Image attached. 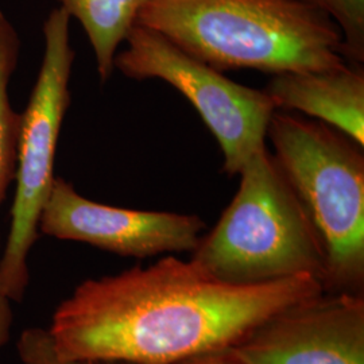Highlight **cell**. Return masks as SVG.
<instances>
[{"mask_svg":"<svg viewBox=\"0 0 364 364\" xmlns=\"http://www.w3.org/2000/svg\"><path fill=\"white\" fill-rule=\"evenodd\" d=\"M326 14L343 38L341 54L347 63L364 61V0H293Z\"/></svg>","mask_w":364,"mask_h":364,"instance_id":"7c38bea8","label":"cell"},{"mask_svg":"<svg viewBox=\"0 0 364 364\" xmlns=\"http://www.w3.org/2000/svg\"><path fill=\"white\" fill-rule=\"evenodd\" d=\"M275 109L299 112L364 146L363 68L346 65L274 75L266 90Z\"/></svg>","mask_w":364,"mask_h":364,"instance_id":"9c48e42d","label":"cell"},{"mask_svg":"<svg viewBox=\"0 0 364 364\" xmlns=\"http://www.w3.org/2000/svg\"><path fill=\"white\" fill-rule=\"evenodd\" d=\"M240 183L191 260L225 284L259 285L326 274L323 243L266 146L239 173Z\"/></svg>","mask_w":364,"mask_h":364,"instance_id":"3957f363","label":"cell"},{"mask_svg":"<svg viewBox=\"0 0 364 364\" xmlns=\"http://www.w3.org/2000/svg\"><path fill=\"white\" fill-rule=\"evenodd\" d=\"M323 290L312 275L225 284L168 255L82 281L55 308L48 333L63 359L176 364L234 347L273 313Z\"/></svg>","mask_w":364,"mask_h":364,"instance_id":"6da1fadb","label":"cell"},{"mask_svg":"<svg viewBox=\"0 0 364 364\" xmlns=\"http://www.w3.org/2000/svg\"><path fill=\"white\" fill-rule=\"evenodd\" d=\"M38 228L55 239L146 259L162 254L192 252L207 224L197 215L105 205L80 195L70 182L55 177Z\"/></svg>","mask_w":364,"mask_h":364,"instance_id":"52a82bcc","label":"cell"},{"mask_svg":"<svg viewBox=\"0 0 364 364\" xmlns=\"http://www.w3.org/2000/svg\"><path fill=\"white\" fill-rule=\"evenodd\" d=\"M124 42L127 48L115 55L114 66L136 81L162 80L183 95L216 138L228 176L239 174L266 146L277 111L266 92L225 77L149 27L135 23Z\"/></svg>","mask_w":364,"mask_h":364,"instance_id":"8992f818","label":"cell"},{"mask_svg":"<svg viewBox=\"0 0 364 364\" xmlns=\"http://www.w3.org/2000/svg\"><path fill=\"white\" fill-rule=\"evenodd\" d=\"M13 301L0 287V350L7 344L14 324Z\"/></svg>","mask_w":364,"mask_h":364,"instance_id":"9a60e30c","label":"cell"},{"mask_svg":"<svg viewBox=\"0 0 364 364\" xmlns=\"http://www.w3.org/2000/svg\"><path fill=\"white\" fill-rule=\"evenodd\" d=\"M136 23L221 73L274 76L347 64L336 23L293 0H146Z\"/></svg>","mask_w":364,"mask_h":364,"instance_id":"7a4b0ae2","label":"cell"},{"mask_svg":"<svg viewBox=\"0 0 364 364\" xmlns=\"http://www.w3.org/2000/svg\"><path fill=\"white\" fill-rule=\"evenodd\" d=\"M231 350L247 364H364V293L323 290L296 301Z\"/></svg>","mask_w":364,"mask_h":364,"instance_id":"ba28073f","label":"cell"},{"mask_svg":"<svg viewBox=\"0 0 364 364\" xmlns=\"http://www.w3.org/2000/svg\"><path fill=\"white\" fill-rule=\"evenodd\" d=\"M22 364H138L119 359H63L54 348L48 329L27 328L16 343Z\"/></svg>","mask_w":364,"mask_h":364,"instance_id":"4fadbf2b","label":"cell"},{"mask_svg":"<svg viewBox=\"0 0 364 364\" xmlns=\"http://www.w3.org/2000/svg\"><path fill=\"white\" fill-rule=\"evenodd\" d=\"M69 18L84 28L96 57L97 73L105 82L114 72L117 48L123 43L146 0H58Z\"/></svg>","mask_w":364,"mask_h":364,"instance_id":"30bf717a","label":"cell"},{"mask_svg":"<svg viewBox=\"0 0 364 364\" xmlns=\"http://www.w3.org/2000/svg\"><path fill=\"white\" fill-rule=\"evenodd\" d=\"M69 22V15L60 7L45 21L38 78L21 114L11 227L0 258V287L13 302L23 299L28 285L27 257L37 242L41 213L52 192L57 142L70 105L69 80L75 52Z\"/></svg>","mask_w":364,"mask_h":364,"instance_id":"5b68a950","label":"cell"},{"mask_svg":"<svg viewBox=\"0 0 364 364\" xmlns=\"http://www.w3.org/2000/svg\"><path fill=\"white\" fill-rule=\"evenodd\" d=\"M176 364H247L242 360L239 356L235 355V352L228 348H220L213 351L204 352L200 355H196L193 358L185 359L182 362Z\"/></svg>","mask_w":364,"mask_h":364,"instance_id":"5bb4252c","label":"cell"},{"mask_svg":"<svg viewBox=\"0 0 364 364\" xmlns=\"http://www.w3.org/2000/svg\"><path fill=\"white\" fill-rule=\"evenodd\" d=\"M266 138L323 243V289L364 293L363 146L320 120L279 109Z\"/></svg>","mask_w":364,"mask_h":364,"instance_id":"277c9868","label":"cell"},{"mask_svg":"<svg viewBox=\"0 0 364 364\" xmlns=\"http://www.w3.org/2000/svg\"><path fill=\"white\" fill-rule=\"evenodd\" d=\"M21 42L11 22L0 9V204L15 180L21 114L14 111L9 84L18 63Z\"/></svg>","mask_w":364,"mask_h":364,"instance_id":"8fae6325","label":"cell"}]
</instances>
